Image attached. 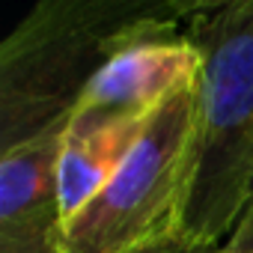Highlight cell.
Segmentation results:
<instances>
[{
	"mask_svg": "<svg viewBox=\"0 0 253 253\" xmlns=\"http://www.w3.org/2000/svg\"><path fill=\"white\" fill-rule=\"evenodd\" d=\"M191 9L188 0H39L0 45V149L66 122L113 57L179 36Z\"/></svg>",
	"mask_w": 253,
	"mask_h": 253,
	"instance_id": "obj_1",
	"label": "cell"
},
{
	"mask_svg": "<svg viewBox=\"0 0 253 253\" xmlns=\"http://www.w3.org/2000/svg\"><path fill=\"white\" fill-rule=\"evenodd\" d=\"M143 125L146 122L110 125V128H95L86 134L66 131V143L60 152V200H63L66 226L107 185V179L116 173L122 158L134 146Z\"/></svg>",
	"mask_w": 253,
	"mask_h": 253,
	"instance_id": "obj_6",
	"label": "cell"
},
{
	"mask_svg": "<svg viewBox=\"0 0 253 253\" xmlns=\"http://www.w3.org/2000/svg\"><path fill=\"white\" fill-rule=\"evenodd\" d=\"M197 134V84L158 104L107 185L69 220L66 253H131L179 229Z\"/></svg>",
	"mask_w": 253,
	"mask_h": 253,
	"instance_id": "obj_3",
	"label": "cell"
},
{
	"mask_svg": "<svg viewBox=\"0 0 253 253\" xmlns=\"http://www.w3.org/2000/svg\"><path fill=\"white\" fill-rule=\"evenodd\" d=\"M223 244H226L232 253H253V197H250L247 209L241 211V217H238L232 235H229Z\"/></svg>",
	"mask_w": 253,
	"mask_h": 253,
	"instance_id": "obj_8",
	"label": "cell"
},
{
	"mask_svg": "<svg viewBox=\"0 0 253 253\" xmlns=\"http://www.w3.org/2000/svg\"><path fill=\"white\" fill-rule=\"evenodd\" d=\"M131 253H232V250L226 244H217V241H197V238L176 229V232H170L152 244H143Z\"/></svg>",
	"mask_w": 253,
	"mask_h": 253,
	"instance_id": "obj_7",
	"label": "cell"
},
{
	"mask_svg": "<svg viewBox=\"0 0 253 253\" xmlns=\"http://www.w3.org/2000/svg\"><path fill=\"white\" fill-rule=\"evenodd\" d=\"M200 81V54L185 33L140 42L113 57L84 89L69 116V134L137 125L173 92Z\"/></svg>",
	"mask_w": 253,
	"mask_h": 253,
	"instance_id": "obj_4",
	"label": "cell"
},
{
	"mask_svg": "<svg viewBox=\"0 0 253 253\" xmlns=\"http://www.w3.org/2000/svg\"><path fill=\"white\" fill-rule=\"evenodd\" d=\"M69 119L0 155V253H66L60 152Z\"/></svg>",
	"mask_w": 253,
	"mask_h": 253,
	"instance_id": "obj_5",
	"label": "cell"
},
{
	"mask_svg": "<svg viewBox=\"0 0 253 253\" xmlns=\"http://www.w3.org/2000/svg\"><path fill=\"white\" fill-rule=\"evenodd\" d=\"M182 33L200 54V81L179 232L220 244L253 197V0H197Z\"/></svg>",
	"mask_w": 253,
	"mask_h": 253,
	"instance_id": "obj_2",
	"label": "cell"
}]
</instances>
